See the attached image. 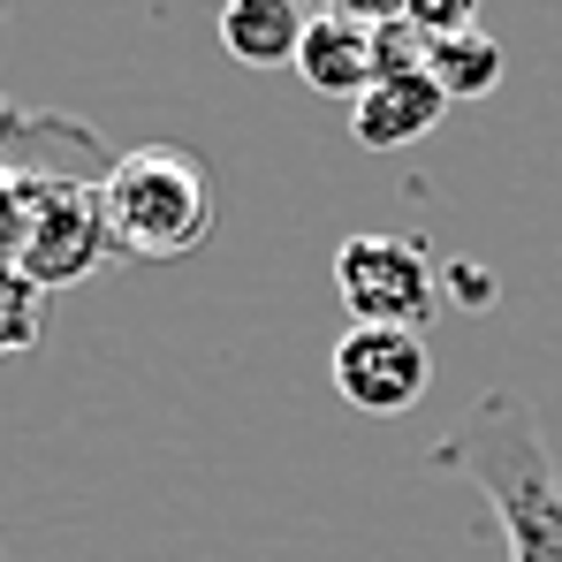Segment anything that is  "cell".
Returning a JSON list of instances; mask_svg holds the SVG:
<instances>
[{"mask_svg":"<svg viewBox=\"0 0 562 562\" xmlns=\"http://www.w3.org/2000/svg\"><path fill=\"white\" fill-rule=\"evenodd\" d=\"M23 190V244H15V274L38 289H77L92 281L114 251V228L99 213V176H61V168H15Z\"/></svg>","mask_w":562,"mask_h":562,"instance_id":"cell-3","label":"cell"},{"mask_svg":"<svg viewBox=\"0 0 562 562\" xmlns=\"http://www.w3.org/2000/svg\"><path fill=\"white\" fill-rule=\"evenodd\" d=\"M434 387V350L418 327H350L335 342V395L366 418H403Z\"/></svg>","mask_w":562,"mask_h":562,"instance_id":"cell-5","label":"cell"},{"mask_svg":"<svg viewBox=\"0 0 562 562\" xmlns=\"http://www.w3.org/2000/svg\"><path fill=\"white\" fill-rule=\"evenodd\" d=\"M426 54H434V38H426L418 23H403V15L373 23V85H380V77H418Z\"/></svg>","mask_w":562,"mask_h":562,"instance_id":"cell-11","label":"cell"},{"mask_svg":"<svg viewBox=\"0 0 562 562\" xmlns=\"http://www.w3.org/2000/svg\"><path fill=\"white\" fill-rule=\"evenodd\" d=\"M99 213L122 259H183L213 236V176L183 145H130L99 176Z\"/></svg>","mask_w":562,"mask_h":562,"instance_id":"cell-2","label":"cell"},{"mask_svg":"<svg viewBox=\"0 0 562 562\" xmlns=\"http://www.w3.org/2000/svg\"><path fill=\"white\" fill-rule=\"evenodd\" d=\"M335 296L350 327H426L441 296V267L411 236H350L335 251Z\"/></svg>","mask_w":562,"mask_h":562,"instance_id":"cell-4","label":"cell"},{"mask_svg":"<svg viewBox=\"0 0 562 562\" xmlns=\"http://www.w3.org/2000/svg\"><path fill=\"white\" fill-rule=\"evenodd\" d=\"M426 464L471 479L509 532V562H562V479L548 464V434L525 395L486 387L464 418L426 449Z\"/></svg>","mask_w":562,"mask_h":562,"instance_id":"cell-1","label":"cell"},{"mask_svg":"<svg viewBox=\"0 0 562 562\" xmlns=\"http://www.w3.org/2000/svg\"><path fill=\"white\" fill-rule=\"evenodd\" d=\"M441 289H449L464 312H479V304H494V296H502V281L486 274L479 259H449V267H441Z\"/></svg>","mask_w":562,"mask_h":562,"instance_id":"cell-13","label":"cell"},{"mask_svg":"<svg viewBox=\"0 0 562 562\" xmlns=\"http://www.w3.org/2000/svg\"><path fill=\"white\" fill-rule=\"evenodd\" d=\"M312 15H350V23H387L403 15V0H304Z\"/></svg>","mask_w":562,"mask_h":562,"instance_id":"cell-15","label":"cell"},{"mask_svg":"<svg viewBox=\"0 0 562 562\" xmlns=\"http://www.w3.org/2000/svg\"><path fill=\"white\" fill-rule=\"evenodd\" d=\"M403 23H418L426 38H457L479 31V0H403Z\"/></svg>","mask_w":562,"mask_h":562,"instance_id":"cell-12","label":"cell"},{"mask_svg":"<svg viewBox=\"0 0 562 562\" xmlns=\"http://www.w3.org/2000/svg\"><path fill=\"white\" fill-rule=\"evenodd\" d=\"M38 335H46V289L15 267H0V358L38 350Z\"/></svg>","mask_w":562,"mask_h":562,"instance_id":"cell-10","label":"cell"},{"mask_svg":"<svg viewBox=\"0 0 562 562\" xmlns=\"http://www.w3.org/2000/svg\"><path fill=\"white\" fill-rule=\"evenodd\" d=\"M312 8L304 0H221V46L244 69H289L304 46Z\"/></svg>","mask_w":562,"mask_h":562,"instance_id":"cell-8","label":"cell"},{"mask_svg":"<svg viewBox=\"0 0 562 562\" xmlns=\"http://www.w3.org/2000/svg\"><path fill=\"white\" fill-rule=\"evenodd\" d=\"M15 244H23V190H15V168L0 160V267H15Z\"/></svg>","mask_w":562,"mask_h":562,"instance_id":"cell-14","label":"cell"},{"mask_svg":"<svg viewBox=\"0 0 562 562\" xmlns=\"http://www.w3.org/2000/svg\"><path fill=\"white\" fill-rule=\"evenodd\" d=\"M502 69H509V54H502V38L494 31H457V38H434V54H426V77L457 99H486L502 85Z\"/></svg>","mask_w":562,"mask_h":562,"instance_id":"cell-9","label":"cell"},{"mask_svg":"<svg viewBox=\"0 0 562 562\" xmlns=\"http://www.w3.org/2000/svg\"><path fill=\"white\" fill-rule=\"evenodd\" d=\"M296 85L319 99H366L373 85V23H350V15H312L304 23V46H296Z\"/></svg>","mask_w":562,"mask_h":562,"instance_id":"cell-7","label":"cell"},{"mask_svg":"<svg viewBox=\"0 0 562 562\" xmlns=\"http://www.w3.org/2000/svg\"><path fill=\"white\" fill-rule=\"evenodd\" d=\"M441 114H449V92H441L426 69H418V77H380V85H366V99L350 106V137H358L366 153H403V145L434 137Z\"/></svg>","mask_w":562,"mask_h":562,"instance_id":"cell-6","label":"cell"}]
</instances>
